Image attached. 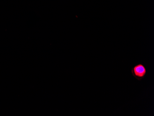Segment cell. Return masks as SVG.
<instances>
[{"label": "cell", "mask_w": 154, "mask_h": 116, "mask_svg": "<svg viewBox=\"0 0 154 116\" xmlns=\"http://www.w3.org/2000/svg\"><path fill=\"white\" fill-rule=\"evenodd\" d=\"M131 74L136 79L141 80L145 77L147 73L146 67L143 64L136 65L131 69Z\"/></svg>", "instance_id": "6da1fadb"}]
</instances>
